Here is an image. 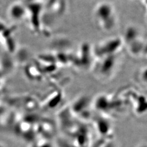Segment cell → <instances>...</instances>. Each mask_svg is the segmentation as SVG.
Wrapping results in <instances>:
<instances>
[{"label":"cell","mask_w":147,"mask_h":147,"mask_svg":"<svg viewBox=\"0 0 147 147\" xmlns=\"http://www.w3.org/2000/svg\"><path fill=\"white\" fill-rule=\"evenodd\" d=\"M95 15L103 26L109 28L114 24L113 9L111 5L102 3L96 9Z\"/></svg>","instance_id":"cell-1"},{"label":"cell","mask_w":147,"mask_h":147,"mask_svg":"<svg viewBox=\"0 0 147 147\" xmlns=\"http://www.w3.org/2000/svg\"><path fill=\"white\" fill-rule=\"evenodd\" d=\"M119 39L111 40L105 42L99 48V53L102 56H111L115 53L121 44Z\"/></svg>","instance_id":"cell-2"},{"label":"cell","mask_w":147,"mask_h":147,"mask_svg":"<svg viewBox=\"0 0 147 147\" xmlns=\"http://www.w3.org/2000/svg\"><path fill=\"white\" fill-rule=\"evenodd\" d=\"M26 11L25 8L19 3H15L11 5L9 8L8 14L11 20L19 21L25 16Z\"/></svg>","instance_id":"cell-3"},{"label":"cell","mask_w":147,"mask_h":147,"mask_svg":"<svg viewBox=\"0 0 147 147\" xmlns=\"http://www.w3.org/2000/svg\"><path fill=\"white\" fill-rule=\"evenodd\" d=\"M138 147H147V145L146 144H142L141 146H140Z\"/></svg>","instance_id":"cell-4"}]
</instances>
